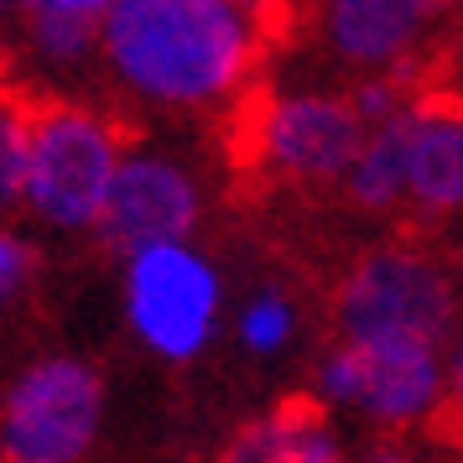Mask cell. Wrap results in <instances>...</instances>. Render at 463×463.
I'll list each match as a JSON object with an SVG mask.
<instances>
[{"label":"cell","instance_id":"1","mask_svg":"<svg viewBox=\"0 0 463 463\" xmlns=\"http://www.w3.org/2000/svg\"><path fill=\"white\" fill-rule=\"evenodd\" d=\"M105 52L136 94L209 105L250 73L260 22L230 0H120L109 5Z\"/></svg>","mask_w":463,"mask_h":463},{"label":"cell","instance_id":"2","mask_svg":"<svg viewBox=\"0 0 463 463\" xmlns=\"http://www.w3.org/2000/svg\"><path fill=\"white\" fill-rule=\"evenodd\" d=\"M458 276L432 250L391 240L364 250L338 281L334 323L338 344H391V338H421L448 344L458 338Z\"/></svg>","mask_w":463,"mask_h":463},{"label":"cell","instance_id":"3","mask_svg":"<svg viewBox=\"0 0 463 463\" xmlns=\"http://www.w3.org/2000/svg\"><path fill=\"white\" fill-rule=\"evenodd\" d=\"M448 396L442 344L391 338V344H338L317 364V401L354 406L380 427H432Z\"/></svg>","mask_w":463,"mask_h":463},{"label":"cell","instance_id":"4","mask_svg":"<svg viewBox=\"0 0 463 463\" xmlns=\"http://www.w3.org/2000/svg\"><path fill=\"white\" fill-rule=\"evenodd\" d=\"M120 177L115 130L79 105L32 109V177L26 198L63 230H89L105 219L109 188Z\"/></svg>","mask_w":463,"mask_h":463},{"label":"cell","instance_id":"5","mask_svg":"<svg viewBox=\"0 0 463 463\" xmlns=\"http://www.w3.org/2000/svg\"><path fill=\"white\" fill-rule=\"evenodd\" d=\"M370 126L349 94H281L250 105L245 156L292 183H344L364 151Z\"/></svg>","mask_w":463,"mask_h":463},{"label":"cell","instance_id":"6","mask_svg":"<svg viewBox=\"0 0 463 463\" xmlns=\"http://www.w3.org/2000/svg\"><path fill=\"white\" fill-rule=\"evenodd\" d=\"M99 375L79 359H47L16 380L0 417L5 463H73L99 432Z\"/></svg>","mask_w":463,"mask_h":463},{"label":"cell","instance_id":"7","mask_svg":"<svg viewBox=\"0 0 463 463\" xmlns=\"http://www.w3.org/2000/svg\"><path fill=\"white\" fill-rule=\"evenodd\" d=\"M126 302L136 334L156 354L193 359L209 344L213 317H219V276L188 245H156V250L130 255Z\"/></svg>","mask_w":463,"mask_h":463},{"label":"cell","instance_id":"8","mask_svg":"<svg viewBox=\"0 0 463 463\" xmlns=\"http://www.w3.org/2000/svg\"><path fill=\"white\" fill-rule=\"evenodd\" d=\"M198 224V188L183 167L162 156H130L109 188L99 230L115 250L141 255L156 245H183Z\"/></svg>","mask_w":463,"mask_h":463},{"label":"cell","instance_id":"9","mask_svg":"<svg viewBox=\"0 0 463 463\" xmlns=\"http://www.w3.org/2000/svg\"><path fill=\"white\" fill-rule=\"evenodd\" d=\"M432 22H438V5H427V0H334V5H323L328 47L364 73H406Z\"/></svg>","mask_w":463,"mask_h":463},{"label":"cell","instance_id":"10","mask_svg":"<svg viewBox=\"0 0 463 463\" xmlns=\"http://www.w3.org/2000/svg\"><path fill=\"white\" fill-rule=\"evenodd\" d=\"M406 203L427 219L463 213V99L417 94L406 141Z\"/></svg>","mask_w":463,"mask_h":463},{"label":"cell","instance_id":"11","mask_svg":"<svg viewBox=\"0 0 463 463\" xmlns=\"http://www.w3.org/2000/svg\"><path fill=\"white\" fill-rule=\"evenodd\" d=\"M406 141H411V105L401 109L396 120H385L364 136L354 172L344 177L349 203L364 213H391L406 203Z\"/></svg>","mask_w":463,"mask_h":463},{"label":"cell","instance_id":"12","mask_svg":"<svg viewBox=\"0 0 463 463\" xmlns=\"http://www.w3.org/2000/svg\"><path fill=\"white\" fill-rule=\"evenodd\" d=\"M22 22L47 63H84L94 43L105 37L109 5L105 0H37L22 11Z\"/></svg>","mask_w":463,"mask_h":463},{"label":"cell","instance_id":"13","mask_svg":"<svg viewBox=\"0 0 463 463\" xmlns=\"http://www.w3.org/2000/svg\"><path fill=\"white\" fill-rule=\"evenodd\" d=\"M281 421H287V442H292V463H354L338 442L334 421H328V406L317 396H292L276 406Z\"/></svg>","mask_w":463,"mask_h":463},{"label":"cell","instance_id":"14","mask_svg":"<svg viewBox=\"0 0 463 463\" xmlns=\"http://www.w3.org/2000/svg\"><path fill=\"white\" fill-rule=\"evenodd\" d=\"M26 177H32V115L0 99V209L26 198Z\"/></svg>","mask_w":463,"mask_h":463},{"label":"cell","instance_id":"15","mask_svg":"<svg viewBox=\"0 0 463 463\" xmlns=\"http://www.w3.org/2000/svg\"><path fill=\"white\" fill-rule=\"evenodd\" d=\"M219 463H292V442H287L281 411L250 421V427H240L230 438V448L219 453Z\"/></svg>","mask_w":463,"mask_h":463},{"label":"cell","instance_id":"16","mask_svg":"<svg viewBox=\"0 0 463 463\" xmlns=\"http://www.w3.org/2000/svg\"><path fill=\"white\" fill-rule=\"evenodd\" d=\"M240 338L250 344L255 354H276L292 338V302L281 292H260L245 307V317H240Z\"/></svg>","mask_w":463,"mask_h":463},{"label":"cell","instance_id":"17","mask_svg":"<svg viewBox=\"0 0 463 463\" xmlns=\"http://www.w3.org/2000/svg\"><path fill=\"white\" fill-rule=\"evenodd\" d=\"M427 432L438 442L463 448V334L453 338V349H448V396H442V411L432 417Z\"/></svg>","mask_w":463,"mask_h":463},{"label":"cell","instance_id":"18","mask_svg":"<svg viewBox=\"0 0 463 463\" xmlns=\"http://www.w3.org/2000/svg\"><path fill=\"white\" fill-rule=\"evenodd\" d=\"M354 463H427V458H421V448H411L406 438H391V432H385V438H375Z\"/></svg>","mask_w":463,"mask_h":463},{"label":"cell","instance_id":"19","mask_svg":"<svg viewBox=\"0 0 463 463\" xmlns=\"http://www.w3.org/2000/svg\"><path fill=\"white\" fill-rule=\"evenodd\" d=\"M26 260H32V255H26L22 245L11 240V234H0V297H5L11 287H16V281H22Z\"/></svg>","mask_w":463,"mask_h":463}]
</instances>
